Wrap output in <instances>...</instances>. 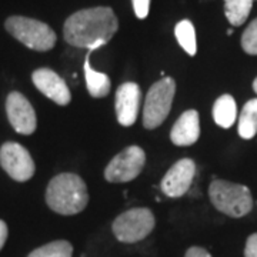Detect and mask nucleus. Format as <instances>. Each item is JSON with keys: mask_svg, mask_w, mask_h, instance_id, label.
Wrapping results in <instances>:
<instances>
[{"mask_svg": "<svg viewBox=\"0 0 257 257\" xmlns=\"http://www.w3.org/2000/svg\"><path fill=\"white\" fill-rule=\"evenodd\" d=\"M244 257H257V233H253L247 237L244 247Z\"/></svg>", "mask_w": 257, "mask_h": 257, "instance_id": "22", "label": "nucleus"}, {"mask_svg": "<svg viewBox=\"0 0 257 257\" xmlns=\"http://www.w3.org/2000/svg\"><path fill=\"white\" fill-rule=\"evenodd\" d=\"M46 203L52 210L62 216L77 214L89 203L87 186L79 175L60 173L49 182Z\"/></svg>", "mask_w": 257, "mask_h": 257, "instance_id": "2", "label": "nucleus"}, {"mask_svg": "<svg viewBox=\"0 0 257 257\" xmlns=\"http://www.w3.org/2000/svg\"><path fill=\"white\" fill-rule=\"evenodd\" d=\"M156 226V217L147 207H135L119 214L111 230L116 239L121 243H138L146 239Z\"/></svg>", "mask_w": 257, "mask_h": 257, "instance_id": "5", "label": "nucleus"}, {"mask_svg": "<svg viewBox=\"0 0 257 257\" xmlns=\"http://www.w3.org/2000/svg\"><path fill=\"white\" fill-rule=\"evenodd\" d=\"M175 93L176 82L172 77H163L149 89L143 109L145 127L153 130L167 119L175 99Z\"/></svg>", "mask_w": 257, "mask_h": 257, "instance_id": "6", "label": "nucleus"}, {"mask_svg": "<svg viewBox=\"0 0 257 257\" xmlns=\"http://www.w3.org/2000/svg\"><path fill=\"white\" fill-rule=\"evenodd\" d=\"M93 50H89L84 59V77H86V86L87 92L94 99H101L106 97L110 93L111 83L109 76L106 73H100L93 70L90 66V53Z\"/></svg>", "mask_w": 257, "mask_h": 257, "instance_id": "14", "label": "nucleus"}, {"mask_svg": "<svg viewBox=\"0 0 257 257\" xmlns=\"http://www.w3.org/2000/svg\"><path fill=\"white\" fill-rule=\"evenodd\" d=\"M73 246L67 240H55L35 248L28 257H72Z\"/></svg>", "mask_w": 257, "mask_h": 257, "instance_id": "19", "label": "nucleus"}, {"mask_svg": "<svg viewBox=\"0 0 257 257\" xmlns=\"http://www.w3.org/2000/svg\"><path fill=\"white\" fill-rule=\"evenodd\" d=\"M6 111L10 124L18 133L25 136L35 133L37 126L36 113L30 101L22 93H10L6 100Z\"/></svg>", "mask_w": 257, "mask_h": 257, "instance_id": "10", "label": "nucleus"}, {"mask_svg": "<svg viewBox=\"0 0 257 257\" xmlns=\"http://www.w3.org/2000/svg\"><path fill=\"white\" fill-rule=\"evenodd\" d=\"M200 138V117L197 110H186L176 120L170 132V140L175 146H192Z\"/></svg>", "mask_w": 257, "mask_h": 257, "instance_id": "13", "label": "nucleus"}, {"mask_svg": "<svg viewBox=\"0 0 257 257\" xmlns=\"http://www.w3.org/2000/svg\"><path fill=\"white\" fill-rule=\"evenodd\" d=\"M5 26L12 36L32 50L47 52L56 45V33L53 29L36 19L12 16L6 20Z\"/></svg>", "mask_w": 257, "mask_h": 257, "instance_id": "4", "label": "nucleus"}, {"mask_svg": "<svg viewBox=\"0 0 257 257\" xmlns=\"http://www.w3.org/2000/svg\"><path fill=\"white\" fill-rule=\"evenodd\" d=\"M119 29V20L110 8H90L73 13L64 22V40L74 47L96 50L109 43Z\"/></svg>", "mask_w": 257, "mask_h": 257, "instance_id": "1", "label": "nucleus"}, {"mask_svg": "<svg viewBox=\"0 0 257 257\" xmlns=\"http://www.w3.org/2000/svg\"><path fill=\"white\" fill-rule=\"evenodd\" d=\"M240 138L250 140L257 133V99L248 100L240 111L239 126H237Z\"/></svg>", "mask_w": 257, "mask_h": 257, "instance_id": "16", "label": "nucleus"}, {"mask_svg": "<svg viewBox=\"0 0 257 257\" xmlns=\"http://www.w3.org/2000/svg\"><path fill=\"white\" fill-rule=\"evenodd\" d=\"M209 197L217 210L233 219H240L253 209L251 192L243 184L216 179L209 186Z\"/></svg>", "mask_w": 257, "mask_h": 257, "instance_id": "3", "label": "nucleus"}, {"mask_svg": "<svg viewBox=\"0 0 257 257\" xmlns=\"http://www.w3.org/2000/svg\"><path fill=\"white\" fill-rule=\"evenodd\" d=\"M241 47L247 55L257 56V19H254L241 36Z\"/></svg>", "mask_w": 257, "mask_h": 257, "instance_id": "20", "label": "nucleus"}, {"mask_svg": "<svg viewBox=\"0 0 257 257\" xmlns=\"http://www.w3.org/2000/svg\"><path fill=\"white\" fill-rule=\"evenodd\" d=\"M196 176V163L193 159H180L172 166L162 179L160 189L169 197H182L192 187Z\"/></svg>", "mask_w": 257, "mask_h": 257, "instance_id": "9", "label": "nucleus"}, {"mask_svg": "<svg viewBox=\"0 0 257 257\" xmlns=\"http://www.w3.org/2000/svg\"><path fill=\"white\" fill-rule=\"evenodd\" d=\"M184 257H211V254L206 248L199 247V246H193V247L187 248Z\"/></svg>", "mask_w": 257, "mask_h": 257, "instance_id": "23", "label": "nucleus"}, {"mask_svg": "<svg viewBox=\"0 0 257 257\" xmlns=\"http://www.w3.org/2000/svg\"><path fill=\"white\" fill-rule=\"evenodd\" d=\"M253 8V0H224V15L231 26H241Z\"/></svg>", "mask_w": 257, "mask_h": 257, "instance_id": "17", "label": "nucleus"}, {"mask_svg": "<svg viewBox=\"0 0 257 257\" xmlns=\"http://www.w3.org/2000/svg\"><path fill=\"white\" fill-rule=\"evenodd\" d=\"M213 119L223 128H230L237 119V107L233 96L223 94L213 104Z\"/></svg>", "mask_w": 257, "mask_h": 257, "instance_id": "15", "label": "nucleus"}, {"mask_svg": "<svg viewBox=\"0 0 257 257\" xmlns=\"http://www.w3.org/2000/svg\"><path fill=\"white\" fill-rule=\"evenodd\" d=\"M8 234H9V230H8V224L3 220H0V250L3 248L6 240H8Z\"/></svg>", "mask_w": 257, "mask_h": 257, "instance_id": "24", "label": "nucleus"}, {"mask_svg": "<svg viewBox=\"0 0 257 257\" xmlns=\"http://www.w3.org/2000/svg\"><path fill=\"white\" fill-rule=\"evenodd\" d=\"M133 9L139 19H146L150 10V0H132Z\"/></svg>", "mask_w": 257, "mask_h": 257, "instance_id": "21", "label": "nucleus"}, {"mask_svg": "<svg viewBox=\"0 0 257 257\" xmlns=\"http://www.w3.org/2000/svg\"><path fill=\"white\" fill-rule=\"evenodd\" d=\"M253 90H254V92H256V94H257V77L254 79V82H253Z\"/></svg>", "mask_w": 257, "mask_h": 257, "instance_id": "25", "label": "nucleus"}, {"mask_svg": "<svg viewBox=\"0 0 257 257\" xmlns=\"http://www.w3.org/2000/svg\"><path fill=\"white\" fill-rule=\"evenodd\" d=\"M175 35L179 45L183 47L187 55L194 56L197 53V43H196V30L190 20H182L176 25Z\"/></svg>", "mask_w": 257, "mask_h": 257, "instance_id": "18", "label": "nucleus"}, {"mask_svg": "<svg viewBox=\"0 0 257 257\" xmlns=\"http://www.w3.org/2000/svg\"><path fill=\"white\" fill-rule=\"evenodd\" d=\"M0 165L16 182H28L36 170L28 149L15 142H8L0 147Z\"/></svg>", "mask_w": 257, "mask_h": 257, "instance_id": "8", "label": "nucleus"}, {"mask_svg": "<svg viewBox=\"0 0 257 257\" xmlns=\"http://www.w3.org/2000/svg\"><path fill=\"white\" fill-rule=\"evenodd\" d=\"M145 165V150L139 146H128L111 159L104 169V179L109 183H127L142 173Z\"/></svg>", "mask_w": 257, "mask_h": 257, "instance_id": "7", "label": "nucleus"}, {"mask_svg": "<svg viewBox=\"0 0 257 257\" xmlns=\"http://www.w3.org/2000/svg\"><path fill=\"white\" fill-rule=\"evenodd\" d=\"M142 100L140 86L135 82L120 84L116 90V116L121 126L128 127L136 123Z\"/></svg>", "mask_w": 257, "mask_h": 257, "instance_id": "11", "label": "nucleus"}, {"mask_svg": "<svg viewBox=\"0 0 257 257\" xmlns=\"http://www.w3.org/2000/svg\"><path fill=\"white\" fill-rule=\"evenodd\" d=\"M32 80L37 90L43 93L52 101H55L56 104L67 106L72 100V94L66 82L53 70L47 67L37 69L32 74Z\"/></svg>", "mask_w": 257, "mask_h": 257, "instance_id": "12", "label": "nucleus"}]
</instances>
